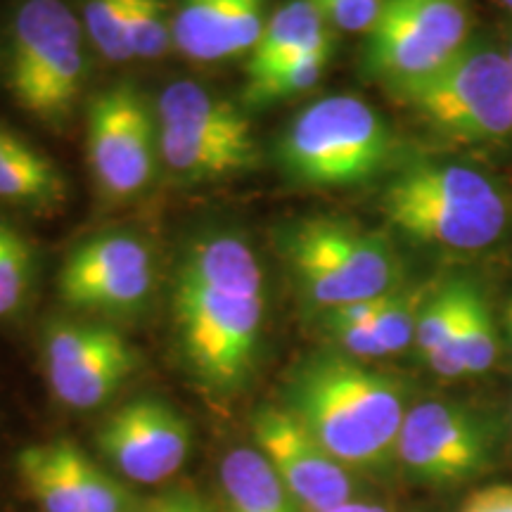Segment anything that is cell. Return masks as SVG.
Returning <instances> with one entry per match:
<instances>
[{"label": "cell", "instance_id": "6da1fadb", "mask_svg": "<svg viewBox=\"0 0 512 512\" xmlns=\"http://www.w3.org/2000/svg\"><path fill=\"white\" fill-rule=\"evenodd\" d=\"M264 306V271L245 240L195 242L174 287L176 330L192 373L209 387H238L254 363Z\"/></svg>", "mask_w": 512, "mask_h": 512}, {"label": "cell", "instance_id": "7a4b0ae2", "mask_svg": "<svg viewBox=\"0 0 512 512\" xmlns=\"http://www.w3.org/2000/svg\"><path fill=\"white\" fill-rule=\"evenodd\" d=\"M287 411L347 470H373L396 458L406 420V389L349 354H318L294 375Z\"/></svg>", "mask_w": 512, "mask_h": 512}, {"label": "cell", "instance_id": "3957f363", "mask_svg": "<svg viewBox=\"0 0 512 512\" xmlns=\"http://www.w3.org/2000/svg\"><path fill=\"white\" fill-rule=\"evenodd\" d=\"M382 211L420 245L465 254L498 245L512 223V200L501 181L458 162L406 169L384 190Z\"/></svg>", "mask_w": 512, "mask_h": 512}, {"label": "cell", "instance_id": "277c9868", "mask_svg": "<svg viewBox=\"0 0 512 512\" xmlns=\"http://www.w3.org/2000/svg\"><path fill=\"white\" fill-rule=\"evenodd\" d=\"M396 150L392 128L354 95L311 102L278 143L280 169L309 188H347L380 174Z\"/></svg>", "mask_w": 512, "mask_h": 512}, {"label": "cell", "instance_id": "5b68a950", "mask_svg": "<svg viewBox=\"0 0 512 512\" xmlns=\"http://www.w3.org/2000/svg\"><path fill=\"white\" fill-rule=\"evenodd\" d=\"M399 98L451 143L491 147L512 138V67L491 38L470 36L451 62Z\"/></svg>", "mask_w": 512, "mask_h": 512}, {"label": "cell", "instance_id": "8992f818", "mask_svg": "<svg viewBox=\"0 0 512 512\" xmlns=\"http://www.w3.org/2000/svg\"><path fill=\"white\" fill-rule=\"evenodd\" d=\"M83 27L64 0H22L10 24L8 88L24 112L60 128L79 102Z\"/></svg>", "mask_w": 512, "mask_h": 512}, {"label": "cell", "instance_id": "52a82bcc", "mask_svg": "<svg viewBox=\"0 0 512 512\" xmlns=\"http://www.w3.org/2000/svg\"><path fill=\"white\" fill-rule=\"evenodd\" d=\"M285 256L309 302L320 309L382 297L401 287V261L373 230L354 223L304 219L285 235Z\"/></svg>", "mask_w": 512, "mask_h": 512}, {"label": "cell", "instance_id": "ba28073f", "mask_svg": "<svg viewBox=\"0 0 512 512\" xmlns=\"http://www.w3.org/2000/svg\"><path fill=\"white\" fill-rule=\"evenodd\" d=\"M491 413L460 401H422L408 408L396 458L415 482L460 486L486 475L501 448Z\"/></svg>", "mask_w": 512, "mask_h": 512}, {"label": "cell", "instance_id": "9c48e42d", "mask_svg": "<svg viewBox=\"0 0 512 512\" xmlns=\"http://www.w3.org/2000/svg\"><path fill=\"white\" fill-rule=\"evenodd\" d=\"M470 38L463 0H382L366 43V72L399 95L437 74Z\"/></svg>", "mask_w": 512, "mask_h": 512}, {"label": "cell", "instance_id": "30bf717a", "mask_svg": "<svg viewBox=\"0 0 512 512\" xmlns=\"http://www.w3.org/2000/svg\"><path fill=\"white\" fill-rule=\"evenodd\" d=\"M143 95L121 83L100 93L88 110V162L102 195L128 200L150 183L157 131Z\"/></svg>", "mask_w": 512, "mask_h": 512}, {"label": "cell", "instance_id": "8fae6325", "mask_svg": "<svg viewBox=\"0 0 512 512\" xmlns=\"http://www.w3.org/2000/svg\"><path fill=\"white\" fill-rule=\"evenodd\" d=\"M57 287L62 302L74 309L136 311L155 287L150 249L126 233L100 235L67 256Z\"/></svg>", "mask_w": 512, "mask_h": 512}, {"label": "cell", "instance_id": "7c38bea8", "mask_svg": "<svg viewBox=\"0 0 512 512\" xmlns=\"http://www.w3.org/2000/svg\"><path fill=\"white\" fill-rule=\"evenodd\" d=\"M252 434L256 451L306 512H328L351 501L347 467L339 465L287 408H259L252 418Z\"/></svg>", "mask_w": 512, "mask_h": 512}, {"label": "cell", "instance_id": "4fadbf2b", "mask_svg": "<svg viewBox=\"0 0 512 512\" xmlns=\"http://www.w3.org/2000/svg\"><path fill=\"white\" fill-rule=\"evenodd\" d=\"M98 446L128 479L157 484L183 467L190 451V427L169 403L136 399L105 420Z\"/></svg>", "mask_w": 512, "mask_h": 512}, {"label": "cell", "instance_id": "5bb4252c", "mask_svg": "<svg viewBox=\"0 0 512 512\" xmlns=\"http://www.w3.org/2000/svg\"><path fill=\"white\" fill-rule=\"evenodd\" d=\"M332 48L328 22L309 0H287L266 19L264 34L249 53V81L297 62L299 57Z\"/></svg>", "mask_w": 512, "mask_h": 512}, {"label": "cell", "instance_id": "9a60e30c", "mask_svg": "<svg viewBox=\"0 0 512 512\" xmlns=\"http://www.w3.org/2000/svg\"><path fill=\"white\" fill-rule=\"evenodd\" d=\"M157 124L192 136L256 143L245 114L195 81H176L164 88L157 100Z\"/></svg>", "mask_w": 512, "mask_h": 512}, {"label": "cell", "instance_id": "2e32d148", "mask_svg": "<svg viewBox=\"0 0 512 512\" xmlns=\"http://www.w3.org/2000/svg\"><path fill=\"white\" fill-rule=\"evenodd\" d=\"M67 197L60 169L0 121V200L31 209H55Z\"/></svg>", "mask_w": 512, "mask_h": 512}, {"label": "cell", "instance_id": "e0dca14e", "mask_svg": "<svg viewBox=\"0 0 512 512\" xmlns=\"http://www.w3.org/2000/svg\"><path fill=\"white\" fill-rule=\"evenodd\" d=\"M157 150L166 169L190 181L226 178L259 164V143L192 136L169 126L157 128Z\"/></svg>", "mask_w": 512, "mask_h": 512}, {"label": "cell", "instance_id": "ac0fdd59", "mask_svg": "<svg viewBox=\"0 0 512 512\" xmlns=\"http://www.w3.org/2000/svg\"><path fill=\"white\" fill-rule=\"evenodd\" d=\"M81 456V448L69 439L34 444L19 453V477L43 512H83L79 489Z\"/></svg>", "mask_w": 512, "mask_h": 512}, {"label": "cell", "instance_id": "d6986e66", "mask_svg": "<svg viewBox=\"0 0 512 512\" xmlns=\"http://www.w3.org/2000/svg\"><path fill=\"white\" fill-rule=\"evenodd\" d=\"M133 368H136V354L124 342V337L117 335L107 347L86 356L74 366L46 370V373L53 394L64 406L86 411V408H95L110 399L119 384L133 373Z\"/></svg>", "mask_w": 512, "mask_h": 512}, {"label": "cell", "instance_id": "ffe728a7", "mask_svg": "<svg viewBox=\"0 0 512 512\" xmlns=\"http://www.w3.org/2000/svg\"><path fill=\"white\" fill-rule=\"evenodd\" d=\"M496 358L498 330L494 316H491L484 294L467 280L456 339L446 354L427 361V366L432 368V373L446 377V380H460V377L489 373Z\"/></svg>", "mask_w": 512, "mask_h": 512}, {"label": "cell", "instance_id": "44dd1931", "mask_svg": "<svg viewBox=\"0 0 512 512\" xmlns=\"http://www.w3.org/2000/svg\"><path fill=\"white\" fill-rule=\"evenodd\" d=\"M230 512H299L268 460L256 448H233L221 465Z\"/></svg>", "mask_w": 512, "mask_h": 512}, {"label": "cell", "instance_id": "7402d4cb", "mask_svg": "<svg viewBox=\"0 0 512 512\" xmlns=\"http://www.w3.org/2000/svg\"><path fill=\"white\" fill-rule=\"evenodd\" d=\"M230 10L233 0H181L171 19L174 48L195 62L230 60Z\"/></svg>", "mask_w": 512, "mask_h": 512}, {"label": "cell", "instance_id": "603a6c76", "mask_svg": "<svg viewBox=\"0 0 512 512\" xmlns=\"http://www.w3.org/2000/svg\"><path fill=\"white\" fill-rule=\"evenodd\" d=\"M467 280H448L427 294L415 328V347L427 361L446 354L456 339Z\"/></svg>", "mask_w": 512, "mask_h": 512}, {"label": "cell", "instance_id": "cb8c5ba5", "mask_svg": "<svg viewBox=\"0 0 512 512\" xmlns=\"http://www.w3.org/2000/svg\"><path fill=\"white\" fill-rule=\"evenodd\" d=\"M34 278V249L15 226L0 219V318L22 309Z\"/></svg>", "mask_w": 512, "mask_h": 512}, {"label": "cell", "instance_id": "d4e9b609", "mask_svg": "<svg viewBox=\"0 0 512 512\" xmlns=\"http://www.w3.org/2000/svg\"><path fill=\"white\" fill-rule=\"evenodd\" d=\"M330 53L332 48L318 50V53L299 57L297 62L285 64V67L275 69V72L261 76V79L249 81L245 100L249 105L259 107V105H268V102L287 100V98H294V95L311 91V88L323 79Z\"/></svg>", "mask_w": 512, "mask_h": 512}, {"label": "cell", "instance_id": "484cf974", "mask_svg": "<svg viewBox=\"0 0 512 512\" xmlns=\"http://www.w3.org/2000/svg\"><path fill=\"white\" fill-rule=\"evenodd\" d=\"M171 19L164 0H128L126 46L131 60H157L174 46Z\"/></svg>", "mask_w": 512, "mask_h": 512}, {"label": "cell", "instance_id": "4316f807", "mask_svg": "<svg viewBox=\"0 0 512 512\" xmlns=\"http://www.w3.org/2000/svg\"><path fill=\"white\" fill-rule=\"evenodd\" d=\"M427 287H411V290H394L389 294L384 309L370 323V328L380 339L384 354H399L415 342V328H418V316L422 304H425Z\"/></svg>", "mask_w": 512, "mask_h": 512}, {"label": "cell", "instance_id": "83f0119b", "mask_svg": "<svg viewBox=\"0 0 512 512\" xmlns=\"http://www.w3.org/2000/svg\"><path fill=\"white\" fill-rule=\"evenodd\" d=\"M126 12L128 0H86L83 27L107 60H131L126 46Z\"/></svg>", "mask_w": 512, "mask_h": 512}, {"label": "cell", "instance_id": "f1b7e54d", "mask_svg": "<svg viewBox=\"0 0 512 512\" xmlns=\"http://www.w3.org/2000/svg\"><path fill=\"white\" fill-rule=\"evenodd\" d=\"M79 489L83 512H126L128 494L117 479L100 470L91 458L83 453L79 463Z\"/></svg>", "mask_w": 512, "mask_h": 512}, {"label": "cell", "instance_id": "f546056e", "mask_svg": "<svg viewBox=\"0 0 512 512\" xmlns=\"http://www.w3.org/2000/svg\"><path fill=\"white\" fill-rule=\"evenodd\" d=\"M330 335L337 339V344L347 351L349 356L358 358V361H368V358H382L384 354L380 339L373 332L370 325H349V328H335Z\"/></svg>", "mask_w": 512, "mask_h": 512}, {"label": "cell", "instance_id": "4dcf8cb0", "mask_svg": "<svg viewBox=\"0 0 512 512\" xmlns=\"http://www.w3.org/2000/svg\"><path fill=\"white\" fill-rule=\"evenodd\" d=\"M460 512H512V484H489L465 498Z\"/></svg>", "mask_w": 512, "mask_h": 512}, {"label": "cell", "instance_id": "1f68e13d", "mask_svg": "<svg viewBox=\"0 0 512 512\" xmlns=\"http://www.w3.org/2000/svg\"><path fill=\"white\" fill-rule=\"evenodd\" d=\"M328 512H389L384 505H377V503H363V501H349L344 505H337V508H332Z\"/></svg>", "mask_w": 512, "mask_h": 512}, {"label": "cell", "instance_id": "d6a6232c", "mask_svg": "<svg viewBox=\"0 0 512 512\" xmlns=\"http://www.w3.org/2000/svg\"><path fill=\"white\" fill-rule=\"evenodd\" d=\"M185 505H188V498H166L155 503L152 512H185Z\"/></svg>", "mask_w": 512, "mask_h": 512}, {"label": "cell", "instance_id": "836d02e7", "mask_svg": "<svg viewBox=\"0 0 512 512\" xmlns=\"http://www.w3.org/2000/svg\"><path fill=\"white\" fill-rule=\"evenodd\" d=\"M503 330L512 349V294L508 297V302H505V309H503Z\"/></svg>", "mask_w": 512, "mask_h": 512}, {"label": "cell", "instance_id": "e575fe53", "mask_svg": "<svg viewBox=\"0 0 512 512\" xmlns=\"http://www.w3.org/2000/svg\"><path fill=\"white\" fill-rule=\"evenodd\" d=\"M185 512H207V510H204L202 505H197L195 501H190V498H188V505H185Z\"/></svg>", "mask_w": 512, "mask_h": 512}, {"label": "cell", "instance_id": "d590c367", "mask_svg": "<svg viewBox=\"0 0 512 512\" xmlns=\"http://www.w3.org/2000/svg\"><path fill=\"white\" fill-rule=\"evenodd\" d=\"M505 53H508V60H510V67H512V34L508 38V46H505Z\"/></svg>", "mask_w": 512, "mask_h": 512}, {"label": "cell", "instance_id": "8d00e7d4", "mask_svg": "<svg viewBox=\"0 0 512 512\" xmlns=\"http://www.w3.org/2000/svg\"><path fill=\"white\" fill-rule=\"evenodd\" d=\"M498 3H501L505 10H510V12H512V0H498Z\"/></svg>", "mask_w": 512, "mask_h": 512}]
</instances>
